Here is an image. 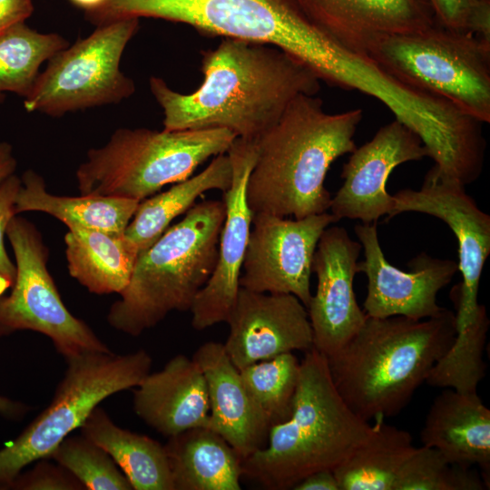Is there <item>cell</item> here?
I'll return each mask as SVG.
<instances>
[{
    "label": "cell",
    "instance_id": "cell-1",
    "mask_svg": "<svg viewBox=\"0 0 490 490\" xmlns=\"http://www.w3.org/2000/svg\"><path fill=\"white\" fill-rule=\"evenodd\" d=\"M201 84L191 93L151 76L165 130L225 129L257 141L299 94L316 95L320 80L299 60L267 44L223 38L202 52Z\"/></svg>",
    "mask_w": 490,
    "mask_h": 490
},
{
    "label": "cell",
    "instance_id": "cell-2",
    "mask_svg": "<svg viewBox=\"0 0 490 490\" xmlns=\"http://www.w3.org/2000/svg\"><path fill=\"white\" fill-rule=\"evenodd\" d=\"M361 109L328 113L315 95L299 94L278 122L256 141L257 156L246 196L252 211L301 219L326 212L331 164L351 153Z\"/></svg>",
    "mask_w": 490,
    "mask_h": 490
},
{
    "label": "cell",
    "instance_id": "cell-3",
    "mask_svg": "<svg viewBox=\"0 0 490 490\" xmlns=\"http://www.w3.org/2000/svg\"><path fill=\"white\" fill-rule=\"evenodd\" d=\"M455 313L424 319L367 318L358 333L327 358L338 394L360 418L397 415L426 380L456 337Z\"/></svg>",
    "mask_w": 490,
    "mask_h": 490
},
{
    "label": "cell",
    "instance_id": "cell-4",
    "mask_svg": "<svg viewBox=\"0 0 490 490\" xmlns=\"http://www.w3.org/2000/svg\"><path fill=\"white\" fill-rule=\"evenodd\" d=\"M373 430L338 394L327 358L313 348L300 361L289 417L273 425L267 443L242 460V475L270 490H286L318 470H333Z\"/></svg>",
    "mask_w": 490,
    "mask_h": 490
},
{
    "label": "cell",
    "instance_id": "cell-5",
    "mask_svg": "<svg viewBox=\"0 0 490 490\" xmlns=\"http://www.w3.org/2000/svg\"><path fill=\"white\" fill-rule=\"evenodd\" d=\"M224 219L223 201L195 203L140 253L129 284L109 309L111 327L138 337L171 312L190 310L215 269Z\"/></svg>",
    "mask_w": 490,
    "mask_h": 490
},
{
    "label": "cell",
    "instance_id": "cell-6",
    "mask_svg": "<svg viewBox=\"0 0 490 490\" xmlns=\"http://www.w3.org/2000/svg\"><path fill=\"white\" fill-rule=\"evenodd\" d=\"M236 138L225 129L119 128L104 146L87 152L76 171L78 189L83 195L142 201L190 178L209 158L227 153Z\"/></svg>",
    "mask_w": 490,
    "mask_h": 490
},
{
    "label": "cell",
    "instance_id": "cell-7",
    "mask_svg": "<svg viewBox=\"0 0 490 490\" xmlns=\"http://www.w3.org/2000/svg\"><path fill=\"white\" fill-rule=\"evenodd\" d=\"M367 56L402 83L490 122V44L437 23L417 33L379 40Z\"/></svg>",
    "mask_w": 490,
    "mask_h": 490
},
{
    "label": "cell",
    "instance_id": "cell-8",
    "mask_svg": "<svg viewBox=\"0 0 490 490\" xmlns=\"http://www.w3.org/2000/svg\"><path fill=\"white\" fill-rule=\"evenodd\" d=\"M66 362L64 377L47 407L0 449V489H8L28 465L48 458L105 398L136 387L152 365L144 349L124 355L88 352Z\"/></svg>",
    "mask_w": 490,
    "mask_h": 490
},
{
    "label": "cell",
    "instance_id": "cell-9",
    "mask_svg": "<svg viewBox=\"0 0 490 490\" xmlns=\"http://www.w3.org/2000/svg\"><path fill=\"white\" fill-rule=\"evenodd\" d=\"M141 17L185 24L207 36L270 44L292 56L315 27L295 0H103L84 15L95 26Z\"/></svg>",
    "mask_w": 490,
    "mask_h": 490
},
{
    "label": "cell",
    "instance_id": "cell-10",
    "mask_svg": "<svg viewBox=\"0 0 490 490\" xmlns=\"http://www.w3.org/2000/svg\"><path fill=\"white\" fill-rule=\"evenodd\" d=\"M138 29L137 18L96 26L87 37L54 54L24 98V110L60 117L129 98L135 84L120 64Z\"/></svg>",
    "mask_w": 490,
    "mask_h": 490
},
{
    "label": "cell",
    "instance_id": "cell-11",
    "mask_svg": "<svg viewBox=\"0 0 490 490\" xmlns=\"http://www.w3.org/2000/svg\"><path fill=\"white\" fill-rule=\"evenodd\" d=\"M16 276L11 292L0 297V338L21 330L48 337L66 360L110 348L64 306L47 269L48 249L37 228L15 215L6 229Z\"/></svg>",
    "mask_w": 490,
    "mask_h": 490
},
{
    "label": "cell",
    "instance_id": "cell-12",
    "mask_svg": "<svg viewBox=\"0 0 490 490\" xmlns=\"http://www.w3.org/2000/svg\"><path fill=\"white\" fill-rule=\"evenodd\" d=\"M387 220L403 212H419L443 220L458 243L462 281L452 288L456 333L472 324L482 305L477 296L485 263L490 254V216L479 209L466 186L441 179L432 167L419 190L404 189L393 195Z\"/></svg>",
    "mask_w": 490,
    "mask_h": 490
},
{
    "label": "cell",
    "instance_id": "cell-13",
    "mask_svg": "<svg viewBox=\"0 0 490 490\" xmlns=\"http://www.w3.org/2000/svg\"><path fill=\"white\" fill-rule=\"evenodd\" d=\"M338 220L327 211L295 220L253 213L240 287L256 292L292 294L308 308L318 242L323 231Z\"/></svg>",
    "mask_w": 490,
    "mask_h": 490
},
{
    "label": "cell",
    "instance_id": "cell-14",
    "mask_svg": "<svg viewBox=\"0 0 490 490\" xmlns=\"http://www.w3.org/2000/svg\"><path fill=\"white\" fill-rule=\"evenodd\" d=\"M354 232L364 250L365 260L358 262V272L365 273L368 278L363 309L367 316L424 319L445 309L437 304L436 297L458 271L455 260L421 252L408 263L410 270L404 271L385 258L377 222L357 224Z\"/></svg>",
    "mask_w": 490,
    "mask_h": 490
},
{
    "label": "cell",
    "instance_id": "cell-15",
    "mask_svg": "<svg viewBox=\"0 0 490 490\" xmlns=\"http://www.w3.org/2000/svg\"><path fill=\"white\" fill-rule=\"evenodd\" d=\"M361 250L360 242L352 240L345 228L332 226L323 231L314 253L317 289L307 310L313 348L326 358L339 351L367 318L353 289Z\"/></svg>",
    "mask_w": 490,
    "mask_h": 490
},
{
    "label": "cell",
    "instance_id": "cell-16",
    "mask_svg": "<svg viewBox=\"0 0 490 490\" xmlns=\"http://www.w3.org/2000/svg\"><path fill=\"white\" fill-rule=\"evenodd\" d=\"M227 154L231 162L232 181L222 196L225 219L220 234L217 263L190 309L191 326L196 330L227 321L240 289L239 279L251 227L253 213L248 205L246 189L256 161V141L236 138Z\"/></svg>",
    "mask_w": 490,
    "mask_h": 490
},
{
    "label": "cell",
    "instance_id": "cell-17",
    "mask_svg": "<svg viewBox=\"0 0 490 490\" xmlns=\"http://www.w3.org/2000/svg\"><path fill=\"white\" fill-rule=\"evenodd\" d=\"M428 156L421 139L397 120L382 126L374 137L356 148L343 165L342 185L331 199V213L338 220L373 223L394 207L387 181L398 165Z\"/></svg>",
    "mask_w": 490,
    "mask_h": 490
},
{
    "label": "cell",
    "instance_id": "cell-18",
    "mask_svg": "<svg viewBox=\"0 0 490 490\" xmlns=\"http://www.w3.org/2000/svg\"><path fill=\"white\" fill-rule=\"evenodd\" d=\"M225 350L238 369L294 350L313 348L307 308L292 294L239 289L226 321Z\"/></svg>",
    "mask_w": 490,
    "mask_h": 490
},
{
    "label": "cell",
    "instance_id": "cell-19",
    "mask_svg": "<svg viewBox=\"0 0 490 490\" xmlns=\"http://www.w3.org/2000/svg\"><path fill=\"white\" fill-rule=\"evenodd\" d=\"M321 31L367 55L379 40L422 32L436 24L428 0H295Z\"/></svg>",
    "mask_w": 490,
    "mask_h": 490
},
{
    "label": "cell",
    "instance_id": "cell-20",
    "mask_svg": "<svg viewBox=\"0 0 490 490\" xmlns=\"http://www.w3.org/2000/svg\"><path fill=\"white\" fill-rule=\"evenodd\" d=\"M192 359L207 383V428L222 436L242 460L264 447L271 426L248 393L224 345L206 342L198 348Z\"/></svg>",
    "mask_w": 490,
    "mask_h": 490
},
{
    "label": "cell",
    "instance_id": "cell-21",
    "mask_svg": "<svg viewBox=\"0 0 490 490\" xmlns=\"http://www.w3.org/2000/svg\"><path fill=\"white\" fill-rule=\"evenodd\" d=\"M132 399L135 414L166 437L193 427H207L206 379L192 358L183 354L172 358L161 370L150 372L136 387Z\"/></svg>",
    "mask_w": 490,
    "mask_h": 490
},
{
    "label": "cell",
    "instance_id": "cell-22",
    "mask_svg": "<svg viewBox=\"0 0 490 490\" xmlns=\"http://www.w3.org/2000/svg\"><path fill=\"white\" fill-rule=\"evenodd\" d=\"M420 440L452 465L478 466L489 486L490 410L477 392L447 388L440 393L426 414Z\"/></svg>",
    "mask_w": 490,
    "mask_h": 490
},
{
    "label": "cell",
    "instance_id": "cell-23",
    "mask_svg": "<svg viewBox=\"0 0 490 490\" xmlns=\"http://www.w3.org/2000/svg\"><path fill=\"white\" fill-rule=\"evenodd\" d=\"M173 490H240L242 458L215 431L198 426L164 445Z\"/></svg>",
    "mask_w": 490,
    "mask_h": 490
},
{
    "label": "cell",
    "instance_id": "cell-24",
    "mask_svg": "<svg viewBox=\"0 0 490 490\" xmlns=\"http://www.w3.org/2000/svg\"><path fill=\"white\" fill-rule=\"evenodd\" d=\"M64 242L68 271L88 291L103 295L124 290L140 254L124 234L71 226Z\"/></svg>",
    "mask_w": 490,
    "mask_h": 490
},
{
    "label": "cell",
    "instance_id": "cell-25",
    "mask_svg": "<svg viewBox=\"0 0 490 490\" xmlns=\"http://www.w3.org/2000/svg\"><path fill=\"white\" fill-rule=\"evenodd\" d=\"M141 201L113 196H57L48 192L44 179L33 170L24 172L15 211L47 213L66 227L78 226L112 234H124Z\"/></svg>",
    "mask_w": 490,
    "mask_h": 490
},
{
    "label": "cell",
    "instance_id": "cell-26",
    "mask_svg": "<svg viewBox=\"0 0 490 490\" xmlns=\"http://www.w3.org/2000/svg\"><path fill=\"white\" fill-rule=\"evenodd\" d=\"M81 435L101 446L134 490H173L164 446L115 425L96 407L80 426Z\"/></svg>",
    "mask_w": 490,
    "mask_h": 490
},
{
    "label": "cell",
    "instance_id": "cell-27",
    "mask_svg": "<svg viewBox=\"0 0 490 490\" xmlns=\"http://www.w3.org/2000/svg\"><path fill=\"white\" fill-rule=\"evenodd\" d=\"M232 181V167L227 153L215 156L200 173L179 181L167 191L142 201L124 235L142 253L170 227L172 221L191 208L196 200L211 190L227 191Z\"/></svg>",
    "mask_w": 490,
    "mask_h": 490
},
{
    "label": "cell",
    "instance_id": "cell-28",
    "mask_svg": "<svg viewBox=\"0 0 490 490\" xmlns=\"http://www.w3.org/2000/svg\"><path fill=\"white\" fill-rule=\"evenodd\" d=\"M376 419L368 438L333 469L339 490H393L400 468L416 449L408 431Z\"/></svg>",
    "mask_w": 490,
    "mask_h": 490
},
{
    "label": "cell",
    "instance_id": "cell-29",
    "mask_svg": "<svg viewBox=\"0 0 490 490\" xmlns=\"http://www.w3.org/2000/svg\"><path fill=\"white\" fill-rule=\"evenodd\" d=\"M69 43L55 33L43 34L18 24L0 34V100L5 93L25 98L40 66Z\"/></svg>",
    "mask_w": 490,
    "mask_h": 490
},
{
    "label": "cell",
    "instance_id": "cell-30",
    "mask_svg": "<svg viewBox=\"0 0 490 490\" xmlns=\"http://www.w3.org/2000/svg\"><path fill=\"white\" fill-rule=\"evenodd\" d=\"M489 325L483 305L475 321L456 334L451 347L432 368L426 383L463 393L477 392V386L485 374L483 353Z\"/></svg>",
    "mask_w": 490,
    "mask_h": 490
},
{
    "label": "cell",
    "instance_id": "cell-31",
    "mask_svg": "<svg viewBox=\"0 0 490 490\" xmlns=\"http://www.w3.org/2000/svg\"><path fill=\"white\" fill-rule=\"evenodd\" d=\"M299 369L300 362L292 352L239 369L248 393L271 426L291 414Z\"/></svg>",
    "mask_w": 490,
    "mask_h": 490
},
{
    "label": "cell",
    "instance_id": "cell-32",
    "mask_svg": "<svg viewBox=\"0 0 490 490\" xmlns=\"http://www.w3.org/2000/svg\"><path fill=\"white\" fill-rule=\"evenodd\" d=\"M485 486L480 473L472 467L452 465L436 449L422 446L400 468L393 490H483Z\"/></svg>",
    "mask_w": 490,
    "mask_h": 490
},
{
    "label": "cell",
    "instance_id": "cell-33",
    "mask_svg": "<svg viewBox=\"0 0 490 490\" xmlns=\"http://www.w3.org/2000/svg\"><path fill=\"white\" fill-rule=\"evenodd\" d=\"M48 459L68 470L85 490L132 489L109 454L82 435L66 436Z\"/></svg>",
    "mask_w": 490,
    "mask_h": 490
},
{
    "label": "cell",
    "instance_id": "cell-34",
    "mask_svg": "<svg viewBox=\"0 0 490 490\" xmlns=\"http://www.w3.org/2000/svg\"><path fill=\"white\" fill-rule=\"evenodd\" d=\"M438 24L490 44V0H428Z\"/></svg>",
    "mask_w": 490,
    "mask_h": 490
},
{
    "label": "cell",
    "instance_id": "cell-35",
    "mask_svg": "<svg viewBox=\"0 0 490 490\" xmlns=\"http://www.w3.org/2000/svg\"><path fill=\"white\" fill-rule=\"evenodd\" d=\"M8 489L15 490H85L64 467L48 458L36 461L30 470L21 472Z\"/></svg>",
    "mask_w": 490,
    "mask_h": 490
},
{
    "label": "cell",
    "instance_id": "cell-36",
    "mask_svg": "<svg viewBox=\"0 0 490 490\" xmlns=\"http://www.w3.org/2000/svg\"><path fill=\"white\" fill-rule=\"evenodd\" d=\"M21 187V178L15 173L0 185V297L15 283V264L10 260L5 247V235L11 219L16 215L15 205Z\"/></svg>",
    "mask_w": 490,
    "mask_h": 490
},
{
    "label": "cell",
    "instance_id": "cell-37",
    "mask_svg": "<svg viewBox=\"0 0 490 490\" xmlns=\"http://www.w3.org/2000/svg\"><path fill=\"white\" fill-rule=\"evenodd\" d=\"M33 12L32 0H0V34L24 23Z\"/></svg>",
    "mask_w": 490,
    "mask_h": 490
},
{
    "label": "cell",
    "instance_id": "cell-38",
    "mask_svg": "<svg viewBox=\"0 0 490 490\" xmlns=\"http://www.w3.org/2000/svg\"><path fill=\"white\" fill-rule=\"evenodd\" d=\"M294 490H339L333 470L323 469L309 474L299 481Z\"/></svg>",
    "mask_w": 490,
    "mask_h": 490
},
{
    "label": "cell",
    "instance_id": "cell-39",
    "mask_svg": "<svg viewBox=\"0 0 490 490\" xmlns=\"http://www.w3.org/2000/svg\"><path fill=\"white\" fill-rule=\"evenodd\" d=\"M16 165L12 145L6 142H0V185L15 173Z\"/></svg>",
    "mask_w": 490,
    "mask_h": 490
},
{
    "label": "cell",
    "instance_id": "cell-40",
    "mask_svg": "<svg viewBox=\"0 0 490 490\" xmlns=\"http://www.w3.org/2000/svg\"><path fill=\"white\" fill-rule=\"evenodd\" d=\"M31 407L20 401L0 395V415L7 419L19 420L23 418Z\"/></svg>",
    "mask_w": 490,
    "mask_h": 490
},
{
    "label": "cell",
    "instance_id": "cell-41",
    "mask_svg": "<svg viewBox=\"0 0 490 490\" xmlns=\"http://www.w3.org/2000/svg\"><path fill=\"white\" fill-rule=\"evenodd\" d=\"M68 1L75 7L83 11V14H84L98 7L103 0H68Z\"/></svg>",
    "mask_w": 490,
    "mask_h": 490
}]
</instances>
